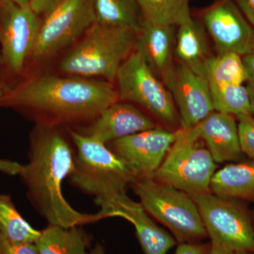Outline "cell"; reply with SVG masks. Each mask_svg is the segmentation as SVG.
<instances>
[{
    "mask_svg": "<svg viewBox=\"0 0 254 254\" xmlns=\"http://www.w3.org/2000/svg\"><path fill=\"white\" fill-rule=\"evenodd\" d=\"M0 254H40L36 243L13 242L0 234Z\"/></svg>",
    "mask_w": 254,
    "mask_h": 254,
    "instance_id": "obj_27",
    "label": "cell"
},
{
    "mask_svg": "<svg viewBox=\"0 0 254 254\" xmlns=\"http://www.w3.org/2000/svg\"><path fill=\"white\" fill-rule=\"evenodd\" d=\"M75 154L56 126L39 125L32 133L29 160L19 175L28 198L48 225L70 228L103 219L99 212L80 213L64 196L63 182L73 171Z\"/></svg>",
    "mask_w": 254,
    "mask_h": 254,
    "instance_id": "obj_1",
    "label": "cell"
},
{
    "mask_svg": "<svg viewBox=\"0 0 254 254\" xmlns=\"http://www.w3.org/2000/svg\"><path fill=\"white\" fill-rule=\"evenodd\" d=\"M89 237L79 226L48 225L36 243L40 254H87Z\"/></svg>",
    "mask_w": 254,
    "mask_h": 254,
    "instance_id": "obj_20",
    "label": "cell"
},
{
    "mask_svg": "<svg viewBox=\"0 0 254 254\" xmlns=\"http://www.w3.org/2000/svg\"><path fill=\"white\" fill-rule=\"evenodd\" d=\"M210 190L219 196L254 202V160L228 164L215 171Z\"/></svg>",
    "mask_w": 254,
    "mask_h": 254,
    "instance_id": "obj_19",
    "label": "cell"
},
{
    "mask_svg": "<svg viewBox=\"0 0 254 254\" xmlns=\"http://www.w3.org/2000/svg\"><path fill=\"white\" fill-rule=\"evenodd\" d=\"M22 168L23 165L17 162L0 159V173L6 174L10 176L19 175Z\"/></svg>",
    "mask_w": 254,
    "mask_h": 254,
    "instance_id": "obj_31",
    "label": "cell"
},
{
    "mask_svg": "<svg viewBox=\"0 0 254 254\" xmlns=\"http://www.w3.org/2000/svg\"><path fill=\"white\" fill-rule=\"evenodd\" d=\"M131 187L145 211L166 227L177 243H199L208 237L190 195L153 179L135 180Z\"/></svg>",
    "mask_w": 254,
    "mask_h": 254,
    "instance_id": "obj_5",
    "label": "cell"
},
{
    "mask_svg": "<svg viewBox=\"0 0 254 254\" xmlns=\"http://www.w3.org/2000/svg\"><path fill=\"white\" fill-rule=\"evenodd\" d=\"M3 66L2 63V58H1V52H0V70H1V68Z\"/></svg>",
    "mask_w": 254,
    "mask_h": 254,
    "instance_id": "obj_38",
    "label": "cell"
},
{
    "mask_svg": "<svg viewBox=\"0 0 254 254\" xmlns=\"http://www.w3.org/2000/svg\"><path fill=\"white\" fill-rule=\"evenodd\" d=\"M87 254H106L105 252L104 247L103 245L98 244L91 251L90 253H87Z\"/></svg>",
    "mask_w": 254,
    "mask_h": 254,
    "instance_id": "obj_35",
    "label": "cell"
},
{
    "mask_svg": "<svg viewBox=\"0 0 254 254\" xmlns=\"http://www.w3.org/2000/svg\"><path fill=\"white\" fill-rule=\"evenodd\" d=\"M246 86H247L249 95H250L251 113L254 118V81L247 82V84Z\"/></svg>",
    "mask_w": 254,
    "mask_h": 254,
    "instance_id": "obj_34",
    "label": "cell"
},
{
    "mask_svg": "<svg viewBox=\"0 0 254 254\" xmlns=\"http://www.w3.org/2000/svg\"><path fill=\"white\" fill-rule=\"evenodd\" d=\"M96 21L94 0H64L42 21L29 58H52L86 33Z\"/></svg>",
    "mask_w": 254,
    "mask_h": 254,
    "instance_id": "obj_9",
    "label": "cell"
},
{
    "mask_svg": "<svg viewBox=\"0 0 254 254\" xmlns=\"http://www.w3.org/2000/svg\"><path fill=\"white\" fill-rule=\"evenodd\" d=\"M63 1L64 0H30L29 6L38 16L43 14L46 16Z\"/></svg>",
    "mask_w": 254,
    "mask_h": 254,
    "instance_id": "obj_28",
    "label": "cell"
},
{
    "mask_svg": "<svg viewBox=\"0 0 254 254\" xmlns=\"http://www.w3.org/2000/svg\"><path fill=\"white\" fill-rule=\"evenodd\" d=\"M195 128L215 163L238 162L245 155L241 149L238 123L233 115L213 111Z\"/></svg>",
    "mask_w": 254,
    "mask_h": 254,
    "instance_id": "obj_17",
    "label": "cell"
},
{
    "mask_svg": "<svg viewBox=\"0 0 254 254\" xmlns=\"http://www.w3.org/2000/svg\"><path fill=\"white\" fill-rule=\"evenodd\" d=\"M237 120L242 153L251 160H254V118L252 115H245Z\"/></svg>",
    "mask_w": 254,
    "mask_h": 254,
    "instance_id": "obj_26",
    "label": "cell"
},
{
    "mask_svg": "<svg viewBox=\"0 0 254 254\" xmlns=\"http://www.w3.org/2000/svg\"><path fill=\"white\" fill-rule=\"evenodd\" d=\"M3 0H0V2H1V1H2Z\"/></svg>",
    "mask_w": 254,
    "mask_h": 254,
    "instance_id": "obj_40",
    "label": "cell"
},
{
    "mask_svg": "<svg viewBox=\"0 0 254 254\" xmlns=\"http://www.w3.org/2000/svg\"><path fill=\"white\" fill-rule=\"evenodd\" d=\"M42 21L29 6L0 2V46L3 66L12 74L24 68L34 48Z\"/></svg>",
    "mask_w": 254,
    "mask_h": 254,
    "instance_id": "obj_10",
    "label": "cell"
},
{
    "mask_svg": "<svg viewBox=\"0 0 254 254\" xmlns=\"http://www.w3.org/2000/svg\"><path fill=\"white\" fill-rule=\"evenodd\" d=\"M175 131L158 126L108 144L135 180L152 179L175 140Z\"/></svg>",
    "mask_w": 254,
    "mask_h": 254,
    "instance_id": "obj_11",
    "label": "cell"
},
{
    "mask_svg": "<svg viewBox=\"0 0 254 254\" xmlns=\"http://www.w3.org/2000/svg\"><path fill=\"white\" fill-rule=\"evenodd\" d=\"M9 1L21 6H29L30 0H9Z\"/></svg>",
    "mask_w": 254,
    "mask_h": 254,
    "instance_id": "obj_37",
    "label": "cell"
},
{
    "mask_svg": "<svg viewBox=\"0 0 254 254\" xmlns=\"http://www.w3.org/2000/svg\"><path fill=\"white\" fill-rule=\"evenodd\" d=\"M205 78L210 86L244 85L249 80L243 58L234 53L213 55L207 63Z\"/></svg>",
    "mask_w": 254,
    "mask_h": 254,
    "instance_id": "obj_21",
    "label": "cell"
},
{
    "mask_svg": "<svg viewBox=\"0 0 254 254\" xmlns=\"http://www.w3.org/2000/svg\"><path fill=\"white\" fill-rule=\"evenodd\" d=\"M237 6L254 28V0H236Z\"/></svg>",
    "mask_w": 254,
    "mask_h": 254,
    "instance_id": "obj_30",
    "label": "cell"
},
{
    "mask_svg": "<svg viewBox=\"0 0 254 254\" xmlns=\"http://www.w3.org/2000/svg\"><path fill=\"white\" fill-rule=\"evenodd\" d=\"M177 28L143 19L136 32L134 50L141 53L162 81L175 66Z\"/></svg>",
    "mask_w": 254,
    "mask_h": 254,
    "instance_id": "obj_16",
    "label": "cell"
},
{
    "mask_svg": "<svg viewBox=\"0 0 254 254\" xmlns=\"http://www.w3.org/2000/svg\"><path fill=\"white\" fill-rule=\"evenodd\" d=\"M210 87L214 111L229 114L237 119L252 115L247 86L223 85Z\"/></svg>",
    "mask_w": 254,
    "mask_h": 254,
    "instance_id": "obj_25",
    "label": "cell"
},
{
    "mask_svg": "<svg viewBox=\"0 0 254 254\" xmlns=\"http://www.w3.org/2000/svg\"><path fill=\"white\" fill-rule=\"evenodd\" d=\"M68 133L76 149L70 183L94 197L98 206L127 193L134 177L108 145L71 128Z\"/></svg>",
    "mask_w": 254,
    "mask_h": 254,
    "instance_id": "obj_3",
    "label": "cell"
},
{
    "mask_svg": "<svg viewBox=\"0 0 254 254\" xmlns=\"http://www.w3.org/2000/svg\"><path fill=\"white\" fill-rule=\"evenodd\" d=\"M206 254H254V252L230 250L223 247H215L210 245Z\"/></svg>",
    "mask_w": 254,
    "mask_h": 254,
    "instance_id": "obj_32",
    "label": "cell"
},
{
    "mask_svg": "<svg viewBox=\"0 0 254 254\" xmlns=\"http://www.w3.org/2000/svg\"><path fill=\"white\" fill-rule=\"evenodd\" d=\"M158 125L134 105L118 101L103 110L86 127V136L105 144L134 133L155 128Z\"/></svg>",
    "mask_w": 254,
    "mask_h": 254,
    "instance_id": "obj_15",
    "label": "cell"
},
{
    "mask_svg": "<svg viewBox=\"0 0 254 254\" xmlns=\"http://www.w3.org/2000/svg\"><path fill=\"white\" fill-rule=\"evenodd\" d=\"M210 244H179L175 254H206Z\"/></svg>",
    "mask_w": 254,
    "mask_h": 254,
    "instance_id": "obj_29",
    "label": "cell"
},
{
    "mask_svg": "<svg viewBox=\"0 0 254 254\" xmlns=\"http://www.w3.org/2000/svg\"><path fill=\"white\" fill-rule=\"evenodd\" d=\"M96 21L138 31L143 17L136 0H94Z\"/></svg>",
    "mask_w": 254,
    "mask_h": 254,
    "instance_id": "obj_22",
    "label": "cell"
},
{
    "mask_svg": "<svg viewBox=\"0 0 254 254\" xmlns=\"http://www.w3.org/2000/svg\"><path fill=\"white\" fill-rule=\"evenodd\" d=\"M0 234L11 242L36 243L41 231L21 216L9 195L0 194Z\"/></svg>",
    "mask_w": 254,
    "mask_h": 254,
    "instance_id": "obj_24",
    "label": "cell"
},
{
    "mask_svg": "<svg viewBox=\"0 0 254 254\" xmlns=\"http://www.w3.org/2000/svg\"><path fill=\"white\" fill-rule=\"evenodd\" d=\"M163 82L173 96L181 128H193L214 111L208 81L187 66L175 63Z\"/></svg>",
    "mask_w": 254,
    "mask_h": 254,
    "instance_id": "obj_13",
    "label": "cell"
},
{
    "mask_svg": "<svg viewBox=\"0 0 254 254\" xmlns=\"http://www.w3.org/2000/svg\"><path fill=\"white\" fill-rule=\"evenodd\" d=\"M99 207V213L103 219L119 217L133 225L137 240L144 254H168L177 245L173 235L159 227L140 202L132 200L127 193Z\"/></svg>",
    "mask_w": 254,
    "mask_h": 254,
    "instance_id": "obj_14",
    "label": "cell"
},
{
    "mask_svg": "<svg viewBox=\"0 0 254 254\" xmlns=\"http://www.w3.org/2000/svg\"><path fill=\"white\" fill-rule=\"evenodd\" d=\"M201 19L218 53L243 57L254 51V28L232 0H218L202 12Z\"/></svg>",
    "mask_w": 254,
    "mask_h": 254,
    "instance_id": "obj_12",
    "label": "cell"
},
{
    "mask_svg": "<svg viewBox=\"0 0 254 254\" xmlns=\"http://www.w3.org/2000/svg\"><path fill=\"white\" fill-rule=\"evenodd\" d=\"M145 21L178 27L192 17L190 0H136Z\"/></svg>",
    "mask_w": 254,
    "mask_h": 254,
    "instance_id": "obj_23",
    "label": "cell"
},
{
    "mask_svg": "<svg viewBox=\"0 0 254 254\" xmlns=\"http://www.w3.org/2000/svg\"><path fill=\"white\" fill-rule=\"evenodd\" d=\"M115 81L121 101L140 105L167 125H175L178 121L171 93L138 51L133 50L123 62Z\"/></svg>",
    "mask_w": 254,
    "mask_h": 254,
    "instance_id": "obj_8",
    "label": "cell"
},
{
    "mask_svg": "<svg viewBox=\"0 0 254 254\" xmlns=\"http://www.w3.org/2000/svg\"><path fill=\"white\" fill-rule=\"evenodd\" d=\"M175 134L171 148L152 179L191 197L210 192L216 163L202 145L195 127L187 129L180 127Z\"/></svg>",
    "mask_w": 254,
    "mask_h": 254,
    "instance_id": "obj_6",
    "label": "cell"
},
{
    "mask_svg": "<svg viewBox=\"0 0 254 254\" xmlns=\"http://www.w3.org/2000/svg\"><path fill=\"white\" fill-rule=\"evenodd\" d=\"M7 91L8 88L3 83H0V104H1V101H2L3 98H4Z\"/></svg>",
    "mask_w": 254,
    "mask_h": 254,
    "instance_id": "obj_36",
    "label": "cell"
},
{
    "mask_svg": "<svg viewBox=\"0 0 254 254\" xmlns=\"http://www.w3.org/2000/svg\"><path fill=\"white\" fill-rule=\"evenodd\" d=\"M120 101L118 89L106 80L44 75L25 80L8 89L0 105L31 112L40 125L93 120L110 105Z\"/></svg>",
    "mask_w": 254,
    "mask_h": 254,
    "instance_id": "obj_2",
    "label": "cell"
},
{
    "mask_svg": "<svg viewBox=\"0 0 254 254\" xmlns=\"http://www.w3.org/2000/svg\"><path fill=\"white\" fill-rule=\"evenodd\" d=\"M252 220H253V225H254V212L252 213Z\"/></svg>",
    "mask_w": 254,
    "mask_h": 254,
    "instance_id": "obj_39",
    "label": "cell"
},
{
    "mask_svg": "<svg viewBox=\"0 0 254 254\" xmlns=\"http://www.w3.org/2000/svg\"><path fill=\"white\" fill-rule=\"evenodd\" d=\"M192 198L199 210L210 245L254 252L253 220L245 201L211 192Z\"/></svg>",
    "mask_w": 254,
    "mask_h": 254,
    "instance_id": "obj_7",
    "label": "cell"
},
{
    "mask_svg": "<svg viewBox=\"0 0 254 254\" xmlns=\"http://www.w3.org/2000/svg\"><path fill=\"white\" fill-rule=\"evenodd\" d=\"M248 75V82L254 81V51L242 57Z\"/></svg>",
    "mask_w": 254,
    "mask_h": 254,
    "instance_id": "obj_33",
    "label": "cell"
},
{
    "mask_svg": "<svg viewBox=\"0 0 254 254\" xmlns=\"http://www.w3.org/2000/svg\"><path fill=\"white\" fill-rule=\"evenodd\" d=\"M210 54L208 33L203 23L193 17L177 27L175 59L192 71L205 78Z\"/></svg>",
    "mask_w": 254,
    "mask_h": 254,
    "instance_id": "obj_18",
    "label": "cell"
},
{
    "mask_svg": "<svg viewBox=\"0 0 254 254\" xmlns=\"http://www.w3.org/2000/svg\"><path fill=\"white\" fill-rule=\"evenodd\" d=\"M136 31L95 21L60 63L71 76L101 77L113 82L119 68L134 50Z\"/></svg>",
    "mask_w": 254,
    "mask_h": 254,
    "instance_id": "obj_4",
    "label": "cell"
}]
</instances>
